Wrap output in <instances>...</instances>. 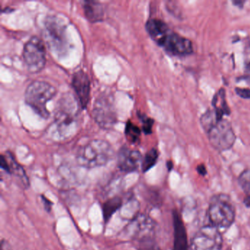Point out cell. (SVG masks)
<instances>
[{"label":"cell","instance_id":"7c38bea8","mask_svg":"<svg viewBox=\"0 0 250 250\" xmlns=\"http://www.w3.org/2000/svg\"><path fill=\"white\" fill-rule=\"evenodd\" d=\"M143 159V156L139 150H132L124 146L118 151L117 165L121 172L131 173L138 170L141 167Z\"/></svg>","mask_w":250,"mask_h":250},{"label":"cell","instance_id":"ffe728a7","mask_svg":"<svg viewBox=\"0 0 250 250\" xmlns=\"http://www.w3.org/2000/svg\"><path fill=\"white\" fill-rule=\"evenodd\" d=\"M220 121H222V120H219L218 118L215 109L214 110L209 109L207 112H205L201 117L202 125L207 132H208L211 129L212 127L216 125Z\"/></svg>","mask_w":250,"mask_h":250},{"label":"cell","instance_id":"9c48e42d","mask_svg":"<svg viewBox=\"0 0 250 250\" xmlns=\"http://www.w3.org/2000/svg\"><path fill=\"white\" fill-rule=\"evenodd\" d=\"M124 232L131 239L152 241L156 232V223L146 214H139L127 225Z\"/></svg>","mask_w":250,"mask_h":250},{"label":"cell","instance_id":"e0dca14e","mask_svg":"<svg viewBox=\"0 0 250 250\" xmlns=\"http://www.w3.org/2000/svg\"><path fill=\"white\" fill-rule=\"evenodd\" d=\"M83 6L84 16L90 22H99L104 20V8L100 2L96 1H84L83 2Z\"/></svg>","mask_w":250,"mask_h":250},{"label":"cell","instance_id":"484cf974","mask_svg":"<svg viewBox=\"0 0 250 250\" xmlns=\"http://www.w3.org/2000/svg\"><path fill=\"white\" fill-rule=\"evenodd\" d=\"M197 171L200 175H203V176L207 175V169H206V167L203 164L197 166Z\"/></svg>","mask_w":250,"mask_h":250},{"label":"cell","instance_id":"d6986e66","mask_svg":"<svg viewBox=\"0 0 250 250\" xmlns=\"http://www.w3.org/2000/svg\"><path fill=\"white\" fill-rule=\"evenodd\" d=\"M159 158L158 150L155 148L150 149L146 153L142 162L141 168L143 172H147L156 165Z\"/></svg>","mask_w":250,"mask_h":250},{"label":"cell","instance_id":"8fae6325","mask_svg":"<svg viewBox=\"0 0 250 250\" xmlns=\"http://www.w3.org/2000/svg\"><path fill=\"white\" fill-rule=\"evenodd\" d=\"M168 53L175 56H185L193 52L191 41L170 31L158 43Z\"/></svg>","mask_w":250,"mask_h":250},{"label":"cell","instance_id":"4dcf8cb0","mask_svg":"<svg viewBox=\"0 0 250 250\" xmlns=\"http://www.w3.org/2000/svg\"><path fill=\"white\" fill-rule=\"evenodd\" d=\"M167 166L168 169H169V171H170L171 169H172V167H173V165H172V162H168L167 163Z\"/></svg>","mask_w":250,"mask_h":250},{"label":"cell","instance_id":"7402d4cb","mask_svg":"<svg viewBox=\"0 0 250 250\" xmlns=\"http://www.w3.org/2000/svg\"><path fill=\"white\" fill-rule=\"evenodd\" d=\"M238 181L243 191L250 197V169L243 171L238 177Z\"/></svg>","mask_w":250,"mask_h":250},{"label":"cell","instance_id":"6da1fadb","mask_svg":"<svg viewBox=\"0 0 250 250\" xmlns=\"http://www.w3.org/2000/svg\"><path fill=\"white\" fill-rule=\"evenodd\" d=\"M81 109L78 99L70 93H65L57 103L55 110V124L60 134L70 137L78 128L81 118Z\"/></svg>","mask_w":250,"mask_h":250},{"label":"cell","instance_id":"277c9868","mask_svg":"<svg viewBox=\"0 0 250 250\" xmlns=\"http://www.w3.org/2000/svg\"><path fill=\"white\" fill-rule=\"evenodd\" d=\"M57 90L54 86L43 81H34L29 84L24 93L26 104L42 118H49L47 104L56 96Z\"/></svg>","mask_w":250,"mask_h":250},{"label":"cell","instance_id":"ac0fdd59","mask_svg":"<svg viewBox=\"0 0 250 250\" xmlns=\"http://www.w3.org/2000/svg\"><path fill=\"white\" fill-rule=\"evenodd\" d=\"M123 204L124 202L121 197H113L108 199L102 205V213L105 223H107L110 220L114 213L122 207Z\"/></svg>","mask_w":250,"mask_h":250},{"label":"cell","instance_id":"7a4b0ae2","mask_svg":"<svg viewBox=\"0 0 250 250\" xmlns=\"http://www.w3.org/2000/svg\"><path fill=\"white\" fill-rule=\"evenodd\" d=\"M114 150L108 142L94 140L79 149L77 163L83 167L91 169L104 166L113 157Z\"/></svg>","mask_w":250,"mask_h":250},{"label":"cell","instance_id":"5b68a950","mask_svg":"<svg viewBox=\"0 0 250 250\" xmlns=\"http://www.w3.org/2000/svg\"><path fill=\"white\" fill-rule=\"evenodd\" d=\"M65 26L55 17H48L45 20L43 37L46 45L57 55H63L68 49V42Z\"/></svg>","mask_w":250,"mask_h":250},{"label":"cell","instance_id":"f546056e","mask_svg":"<svg viewBox=\"0 0 250 250\" xmlns=\"http://www.w3.org/2000/svg\"><path fill=\"white\" fill-rule=\"evenodd\" d=\"M233 3L235 5H238V6H243V5H244V2H242V1H234Z\"/></svg>","mask_w":250,"mask_h":250},{"label":"cell","instance_id":"9a60e30c","mask_svg":"<svg viewBox=\"0 0 250 250\" xmlns=\"http://www.w3.org/2000/svg\"><path fill=\"white\" fill-rule=\"evenodd\" d=\"M173 222V250H189L187 241V233L184 222L178 210L172 211Z\"/></svg>","mask_w":250,"mask_h":250},{"label":"cell","instance_id":"ba28073f","mask_svg":"<svg viewBox=\"0 0 250 250\" xmlns=\"http://www.w3.org/2000/svg\"><path fill=\"white\" fill-rule=\"evenodd\" d=\"M222 246L223 238L219 229L208 224L194 234L189 250H222Z\"/></svg>","mask_w":250,"mask_h":250},{"label":"cell","instance_id":"52a82bcc","mask_svg":"<svg viewBox=\"0 0 250 250\" xmlns=\"http://www.w3.org/2000/svg\"><path fill=\"white\" fill-rule=\"evenodd\" d=\"M46 50L44 42L40 38H30L23 49V60L27 70L36 74L44 68L46 62Z\"/></svg>","mask_w":250,"mask_h":250},{"label":"cell","instance_id":"603a6c76","mask_svg":"<svg viewBox=\"0 0 250 250\" xmlns=\"http://www.w3.org/2000/svg\"><path fill=\"white\" fill-rule=\"evenodd\" d=\"M139 118L142 122V128L145 134H150L152 133V128H153V119L147 117L145 114L139 113Z\"/></svg>","mask_w":250,"mask_h":250},{"label":"cell","instance_id":"d4e9b609","mask_svg":"<svg viewBox=\"0 0 250 250\" xmlns=\"http://www.w3.org/2000/svg\"><path fill=\"white\" fill-rule=\"evenodd\" d=\"M41 199H42V202H43V207H44L45 210L47 212H50L52 210L53 203L49 199L46 198L44 195L41 196Z\"/></svg>","mask_w":250,"mask_h":250},{"label":"cell","instance_id":"44dd1931","mask_svg":"<svg viewBox=\"0 0 250 250\" xmlns=\"http://www.w3.org/2000/svg\"><path fill=\"white\" fill-rule=\"evenodd\" d=\"M125 135L130 143H135L140 140L141 130L131 121H128L125 125Z\"/></svg>","mask_w":250,"mask_h":250},{"label":"cell","instance_id":"30bf717a","mask_svg":"<svg viewBox=\"0 0 250 250\" xmlns=\"http://www.w3.org/2000/svg\"><path fill=\"white\" fill-rule=\"evenodd\" d=\"M209 141L219 151L229 150L235 141V135L230 124L222 119L208 132Z\"/></svg>","mask_w":250,"mask_h":250},{"label":"cell","instance_id":"5bb4252c","mask_svg":"<svg viewBox=\"0 0 250 250\" xmlns=\"http://www.w3.org/2000/svg\"><path fill=\"white\" fill-rule=\"evenodd\" d=\"M1 168L8 174L14 175L20 180L22 187L27 188L30 187V181L22 167L14 159V156L9 152L1 156L0 162Z\"/></svg>","mask_w":250,"mask_h":250},{"label":"cell","instance_id":"3957f363","mask_svg":"<svg viewBox=\"0 0 250 250\" xmlns=\"http://www.w3.org/2000/svg\"><path fill=\"white\" fill-rule=\"evenodd\" d=\"M207 214L212 226L219 229H228L235 222V206L229 196L216 194L210 199Z\"/></svg>","mask_w":250,"mask_h":250},{"label":"cell","instance_id":"cb8c5ba5","mask_svg":"<svg viewBox=\"0 0 250 250\" xmlns=\"http://www.w3.org/2000/svg\"><path fill=\"white\" fill-rule=\"evenodd\" d=\"M235 93L240 97L242 98V99H250V89L236 87L235 88Z\"/></svg>","mask_w":250,"mask_h":250},{"label":"cell","instance_id":"f1b7e54d","mask_svg":"<svg viewBox=\"0 0 250 250\" xmlns=\"http://www.w3.org/2000/svg\"><path fill=\"white\" fill-rule=\"evenodd\" d=\"M138 250H159V248H156V247H145V248L140 249Z\"/></svg>","mask_w":250,"mask_h":250},{"label":"cell","instance_id":"4fadbf2b","mask_svg":"<svg viewBox=\"0 0 250 250\" xmlns=\"http://www.w3.org/2000/svg\"><path fill=\"white\" fill-rule=\"evenodd\" d=\"M71 85L82 109H85L90 98V81L88 75L83 70L77 71L73 75Z\"/></svg>","mask_w":250,"mask_h":250},{"label":"cell","instance_id":"83f0119b","mask_svg":"<svg viewBox=\"0 0 250 250\" xmlns=\"http://www.w3.org/2000/svg\"><path fill=\"white\" fill-rule=\"evenodd\" d=\"M244 203L247 208H250V197L247 196L244 200Z\"/></svg>","mask_w":250,"mask_h":250},{"label":"cell","instance_id":"2e32d148","mask_svg":"<svg viewBox=\"0 0 250 250\" xmlns=\"http://www.w3.org/2000/svg\"><path fill=\"white\" fill-rule=\"evenodd\" d=\"M146 29L152 39L159 43V42L171 31L167 24L158 19H150L146 22Z\"/></svg>","mask_w":250,"mask_h":250},{"label":"cell","instance_id":"4316f807","mask_svg":"<svg viewBox=\"0 0 250 250\" xmlns=\"http://www.w3.org/2000/svg\"><path fill=\"white\" fill-rule=\"evenodd\" d=\"M1 250H12L9 244L5 240L2 239L1 242Z\"/></svg>","mask_w":250,"mask_h":250},{"label":"cell","instance_id":"8992f818","mask_svg":"<svg viewBox=\"0 0 250 250\" xmlns=\"http://www.w3.org/2000/svg\"><path fill=\"white\" fill-rule=\"evenodd\" d=\"M93 119L104 129H111L118 121L113 95L103 93L99 95L92 110Z\"/></svg>","mask_w":250,"mask_h":250}]
</instances>
